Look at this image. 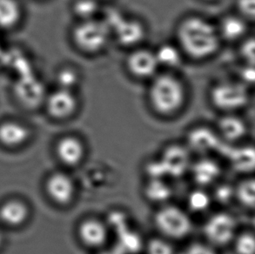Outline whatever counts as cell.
I'll list each match as a JSON object with an SVG mask.
<instances>
[{"label":"cell","instance_id":"1","mask_svg":"<svg viewBox=\"0 0 255 254\" xmlns=\"http://www.w3.org/2000/svg\"><path fill=\"white\" fill-rule=\"evenodd\" d=\"M175 37L176 44L185 58L195 61L214 57L222 44L216 24L196 14L180 19L176 26Z\"/></svg>","mask_w":255,"mask_h":254},{"label":"cell","instance_id":"2","mask_svg":"<svg viewBox=\"0 0 255 254\" xmlns=\"http://www.w3.org/2000/svg\"><path fill=\"white\" fill-rule=\"evenodd\" d=\"M149 82L147 99L156 114L172 117L182 110L187 99V90L176 72L160 71Z\"/></svg>","mask_w":255,"mask_h":254},{"label":"cell","instance_id":"3","mask_svg":"<svg viewBox=\"0 0 255 254\" xmlns=\"http://www.w3.org/2000/svg\"><path fill=\"white\" fill-rule=\"evenodd\" d=\"M73 45L80 52L95 55L103 52L109 45L112 34L107 23L101 17L78 21L71 31Z\"/></svg>","mask_w":255,"mask_h":254},{"label":"cell","instance_id":"4","mask_svg":"<svg viewBox=\"0 0 255 254\" xmlns=\"http://www.w3.org/2000/svg\"><path fill=\"white\" fill-rule=\"evenodd\" d=\"M211 103L222 114L237 113L249 103V87L237 79H220L209 91Z\"/></svg>","mask_w":255,"mask_h":254},{"label":"cell","instance_id":"5","mask_svg":"<svg viewBox=\"0 0 255 254\" xmlns=\"http://www.w3.org/2000/svg\"><path fill=\"white\" fill-rule=\"evenodd\" d=\"M103 18L110 29L112 38L125 48L141 45L146 37V27L143 21L126 16L121 11L111 9L104 12Z\"/></svg>","mask_w":255,"mask_h":254},{"label":"cell","instance_id":"6","mask_svg":"<svg viewBox=\"0 0 255 254\" xmlns=\"http://www.w3.org/2000/svg\"><path fill=\"white\" fill-rule=\"evenodd\" d=\"M158 230L166 237L182 239L192 230V221L183 210L167 206L158 211L154 218Z\"/></svg>","mask_w":255,"mask_h":254},{"label":"cell","instance_id":"7","mask_svg":"<svg viewBox=\"0 0 255 254\" xmlns=\"http://www.w3.org/2000/svg\"><path fill=\"white\" fill-rule=\"evenodd\" d=\"M43 106L49 117L57 121H64L73 118L80 107V99L76 91L56 89L47 93Z\"/></svg>","mask_w":255,"mask_h":254},{"label":"cell","instance_id":"8","mask_svg":"<svg viewBox=\"0 0 255 254\" xmlns=\"http://www.w3.org/2000/svg\"><path fill=\"white\" fill-rule=\"evenodd\" d=\"M130 50L126 58L125 65L132 78L149 81L160 72L153 50L140 45Z\"/></svg>","mask_w":255,"mask_h":254},{"label":"cell","instance_id":"9","mask_svg":"<svg viewBox=\"0 0 255 254\" xmlns=\"http://www.w3.org/2000/svg\"><path fill=\"white\" fill-rule=\"evenodd\" d=\"M235 219L228 213H220L207 220L204 233L212 244L224 246L235 237Z\"/></svg>","mask_w":255,"mask_h":254},{"label":"cell","instance_id":"10","mask_svg":"<svg viewBox=\"0 0 255 254\" xmlns=\"http://www.w3.org/2000/svg\"><path fill=\"white\" fill-rule=\"evenodd\" d=\"M186 141L191 150L205 153L220 147L221 138L215 129L207 126H198L188 131Z\"/></svg>","mask_w":255,"mask_h":254},{"label":"cell","instance_id":"11","mask_svg":"<svg viewBox=\"0 0 255 254\" xmlns=\"http://www.w3.org/2000/svg\"><path fill=\"white\" fill-rule=\"evenodd\" d=\"M216 25L222 43L241 42L249 33V21L238 13L225 15Z\"/></svg>","mask_w":255,"mask_h":254},{"label":"cell","instance_id":"12","mask_svg":"<svg viewBox=\"0 0 255 254\" xmlns=\"http://www.w3.org/2000/svg\"><path fill=\"white\" fill-rule=\"evenodd\" d=\"M215 130L221 139L237 142L245 137L249 127L246 121L236 113L222 114L219 118Z\"/></svg>","mask_w":255,"mask_h":254},{"label":"cell","instance_id":"13","mask_svg":"<svg viewBox=\"0 0 255 254\" xmlns=\"http://www.w3.org/2000/svg\"><path fill=\"white\" fill-rule=\"evenodd\" d=\"M160 160L162 162L166 174L182 175L189 166V151L182 145L171 144L164 150Z\"/></svg>","mask_w":255,"mask_h":254},{"label":"cell","instance_id":"14","mask_svg":"<svg viewBox=\"0 0 255 254\" xmlns=\"http://www.w3.org/2000/svg\"><path fill=\"white\" fill-rule=\"evenodd\" d=\"M31 131L19 121L8 120L0 123V143L8 147H17L29 139Z\"/></svg>","mask_w":255,"mask_h":254},{"label":"cell","instance_id":"15","mask_svg":"<svg viewBox=\"0 0 255 254\" xmlns=\"http://www.w3.org/2000/svg\"><path fill=\"white\" fill-rule=\"evenodd\" d=\"M56 151L64 164L73 166L82 161L85 156V145L79 137L69 135L59 139Z\"/></svg>","mask_w":255,"mask_h":254},{"label":"cell","instance_id":"16","mask_svg":"<svg viewBox=\"0 0 255 254\" xmlns=\"http://www.w3.org/2000/svg\"><path fill=\"white\" fill-rule=\"evenodd\" d=\"M153 52L159 69H164L167 72H176L177 69L180 68L185 59V56L176 42L161 43L153 50Z\"/></svg>","mask_w":255,"mask_h":254},{"label":"cell","instance_id":"17","mask_svg":"<svg viewBox=\"0 0 255 254\" xmlns=\"http://www.w3.org/2000/svg\"><path fill=\"white\" fill-rule=\"evenodd\" d=\"M80 240L89 248H100L107 240L108 232L105 224L100 220H87L80 225L79 230Z\"/></svg>","mask_w":255,"mask_h":254},{"label":"cell","instance_id":"18","mask_svg":"<svg viewBox=\"0 0 255 254\" xmlns=\"http://www.w3.org/2000/svg\"><path fill=\"white\" fill-rule=\"evenodd\" d=\"M74 185L68 176L63 173H57L49 179L47 192L55 202L68 204L74 196Z\"/></svg>","mask_w":255,"mask_h":254},{"label":"cell","instance_id":"19","mask_svg":"<svg viewBox=\"0 0 255 254\" xmlns=\"http://www.w3.org/2000/svg\"><path fill=\"white\" fill-rule=\"evenodd\" d=\"M23 7L18 0H0V30L17 27L23 18Z\"/></svg>","mask_w":255,"mask_h":254},{"label":"cell","instance_id":"20","mask_svg":"<svg viewBox=\"0 0 255 254\" xmlns=\"http://www.w3.org/2000/svg\"><path fill=\"white\" fill-rule=\"evenodd\" d=\"M220 172L217 163L209 158L201 159L193 165V178L198 184L203 186L214 182L220 175Z\"/></svg>","mask_w":255,"mask_h":254},{"label":"cell","instance_id":"21","mask_svg":"<svg viewBox=\"0 0 255 254\" xmlns=\"http://www.w3.org/2000/svg\"><path fill=\"white\" fill-rule=\"evenodd\" d=\"M71 10L77 20H88L100 17L102 6L100 0H73Z\"/></svg>","mask_w":255,"mask_h":254},{"label":"cell","instance_id":"22","mask_svg":"<svg viewBox=\"0 0 255 254\" xmlns=\"http://www.w3.org/2000/svg\"><path fill=\"white\" fill-rule=\"evenodd\" d=\"M81 80V72L73 65H63L56 72L55 82L59 88L76 91Z\"/></svg>","mask_w":255,"mask_h":254},{"label":"cell","instance_id":"23","mask_svg":"<svg viewBox=\"0 0 255 254\" xmlns=\"http://www.w3.org/2000/svg\"><path fill=\"white\" fill-rule=\"evenodd\" d=\"M27 217V208L24 204L17 201H10L4 204L0 209V219L10 226H17L23 223Z\"/></svg>","mask_w":255,"mask_h":254},{"label":"cell","instance_id":"24","mask_svg":"<svg viewBox=\"0 0 255 254\" xmlns=\"http://www.w3.org/2000/svg\"><path fill=\"white\" fill-rule=\"evenodd\" d=\"M118 245L116 249L122 254L138 253L142 247V241L138 234L128 229V227L118 232Z\"/></svg>","mask_w":255,"mask_h":254},{"label":"cell","instance_id":"25","mask_svg":"<svg viewBox=\"0 0 255 254\" xmlns=\"http://www.w3.org/2000/svg\"><path fill=\"white\" fill-rule=\"evenodd\" d=\"M233 165L242 171H249L255 165V153L253 148H240L232 153Z\"/></svg>","mask_w":255,"mask_h":254},{"label":"cell","instance_id":"26","mask_svg":"<svg viewBox=\"0 0 255 254\" xmlns=\"http://www.w3.org/2000/svg\"><path fill=\"white\" fill-rule=\"evenodd\" d=\"M145 194L152 201L162 202L171 196V189L159 179H152L145 188Z\"/></svg>","mask_w":255,"mask_h":254},{"label":"cell","instance_id":"27","mask_svg":"<svg viewBox=\"0 0 255 254\" xmlns=\"http://www.w3.org/2000/svg\"><path fill=\"white\" fill-rule=\"evenodd\" d=\"M236 194L242 205L254 208L255 201V185L254 179L245 180L238 186Z\"/></svg>","mask_w":255,"mask_h":254},{"label":"cell","instance_id":"28","mask_svg":"<svg viewBox=\"0 0 255 254\" xmlns=\"http://www.w3.org/2000/svg\"><path fill=\"white\" fill-rule=\"evenodd\" d=\"M210 197L202 191L192 192L188 198V206L194 212H203L210 206Z\"/></svg>","mask_w":255,"mask_h":254},{"label":"cell","instance_id":"29","mask_svg":"<svg viewBox=\"0 0 255 254\" xmlns=\"http://www.w3.org/2000/svg\"><path fill=\"white\" fill-rule=\"evenodd\" d=\"M235 250L237 254H255V240L252 234H243L236 240Z\"/></svg>","mask_w":255,"mask_h":254},{"label":"cell","instance_id":"30","mask_svg":"<svg viewBox=\"0 0 255 254\" xmlns=\"http://www.w3.org/2000/svg\"><path fill=\"white\" fill-rule=\"evenodd\" d=\"M255 39L253 37H246L241 41L240 56L242 57V61L247 65H255Z\"/></svg>","mask_w":255,"mask_h":254},{"label":"cell","instance_id":"31","mask_svg":"<svg viewBox=\"0 0 255 254\" xmlns=\"http://www.w3.org/2000/svg\"><path fill=\"white\" fill-rule=\"evenodd\" d=\"M236 9L237 13L246 20H255V0H236Z\"/></svg>","mask_w":255,"mask_h":254},{"label":"cell","instance_id":"32","mask_svg":"<svg viewBox=\"0 0 255 254\" xmlns=\"http://www.w3.org/2000/svg\"><path fill=\"white\" fill-rule=\"evenodd\" d=\"M148 254H174L172 246L163 240L155 239L147 245Z\"/></svg>","mask_w":255,"mask_h":254},{"label":"cell","instance_id":"33","mask_svg":"<svg viewBox=\"0 0 255 254\" xmlns=\"http://www.w3.org/2000/svg\"><path fill=\"white\" fill-rule=\"evenodd\" d=\"M239 80L249 86L255 81V65L244 64L239 73Z\"/></svg>","mask_w":255,"mask_h":254},{"label":"cell","instance_id":"34","mask_svg":"<svg viewBox=\"0 0 255 254\" xmlns=\"http://www.w3.org/2000/svg\"><path fill=\"white\" fill-rule=\"evenodd\" d=\"M235 195V191L231 186H222L218 188L216 191V198L221 203H227Z\"/></svg>","mask_w":255,"mask_h":254},{"label":"cell","instance_id":"35","mask_svg":"<svg viewBox=\"0 0 255 254\" xmlns=\"http://www.w3.org/2000/svg\"><path fill=\"white\" fill-rule=\"evenodd\" d=\"M182 254H216L212 248L202 244H194L185 249Z\"/></svg>","mask_w":255,"mask_h":254},{"label":"cell","instance_id":"36","mask_svg":"<svg viewBox=\"0 0 255 254\" xmlns=\"http://www.w3.org/2000/svg\"><path fill=\"white\" fill-rule=\"evenodd\" d=\"M99 254H122L121 252L118 251L116 248H114V249H112V250H109V251H104L102 253H100Z\"/></svg>","mask_w":255,"mask_h":254},{"label":"cell","instance_id":"37","mask_svg":"<svg viewBox=\"0 0 255 254\" xmlns=\"http://www.w3.org/2000/svg\"><path fill=\"white\" fill-rule=\"evenodd\" d=\"M1 240H2V238H1V235H0V243H1Z\"/></svg>","mask_w":255,"mask_h":254},{"label":"cell","instance_id":"38","mask_svg":"<svg viewBox=\"0 0 255 254\" xmlns=\"http://www.w3.org/2000/svg\"><path fill=\"white\" fill-rule=\"evenodd\" d=\"M0 52H1V46H0Z\"/></svg>","mask_w":255,"mask_h":254},{"label":"cell","instance_id":"39","mask_svg":"<svg viewBox=\"0 0 255 254\" xmlns=\"http://www.w3.org/2000/svg\"><path fill=\"white\" fill-rule=\"evenodd\" d=\"M207 1H210V0H207Z\"/></svg>","mask_w":255,"mask_h":254},{"label":"cell","instance_id":"40","mask_svg":"<svg viewBox=\"0 0 255 254\" xmlns=\"http://www.w3.org/2000/svg\"><path fill=\"white\" fill-rule=\"evenodd\" d=\"M100 1H102V0H100Z\"/></svg>","mask_w":255,"mask_h":254}]
</instances>
